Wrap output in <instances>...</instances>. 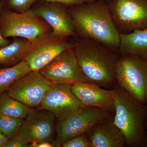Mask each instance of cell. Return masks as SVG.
Wrapping results in <instances>:
<instances>
[{
  "label": "cell",
  "instance_id": "6da1fadb",
  "mask_svg": "<svg viewBox=\"0 0 147 147\" xmlns=\"http://www.w3.org/2000/svg\"><path fill=\"white\" fill-rule=\"evenodd\" d=\"M76 36L97 41L118 50V31L105 0H94L68 7Z\"/></svg>",
  "mask_w": 147,
  "mask_h": 147
},
{
  "label": "cell",
  "instance_id": "7a4b0ae2",
  "mask_svg": "<svg viewBox=\"0 0 147 147\" xmlns=\"http://www.w3.org/2000/svg\"><path fill=\"white\" fill-rule=\"evenodd\" d=\"M73 50L86 76L93 83L112 89L116 84V67L121 55L118 50L88 38H81Z\"/></svg>",
  "mask_w": 147,
  "mask_h": 147
},
{
  "label": "cell",
  "instance_id": "3957f363",
  "mask_svg": "<svg viewBox=\"0 0 147 147\" xmlns=\"http://www.w3.org/2000/svg\"><path fill=\"white\" fill-rule=\"evenodd\" d=\"M113 121L125 137L126 147H147V107L137 103L116 83L112 89Z\"/></svg>",
  "mask_w": 147,
  "mask_h": 147
},
{
  "label": "cell",
  "instance_id": "277c9868",
  "mask_svg": "<svg viewBox=\"0 0 147 147\" xmlns=\"http://www.w3.org/2000/svg\"><path fill=\"white\" fill-rule=\"evenodd\" d=\"M116 83L137 103L147 107V60L121 55L115 69Z\"/></svg>",
  "mask_w": 147,
  "mask_h": 147
},
{
  "label": "cell",
  "instance_id": "5b68a950",
  "mask_svg": "<svg viewBox=\"0 0 147 147\" xmlns=\"http://www.w3.org/2000/svg\"><path fill=\"white\" fill-rule=\"evenodd\" d=\"M50 27L32 9L18 12L3 8L0 13V32L5 38L18 36L34 41L50 33Z\"/></svg>",
  "mask_w": 147,
  "mask_h": 147
},
{
  "label": "cell",
  "instance_id": "8992f818",
  "mask_svg": "<svg viewBox=\"0 0 147 147\" xmlns=\"http://www.w3.org/2000/svg\"><path fill=\"white\" fill-rule=\"evenodd\" d=\"M120 34L147 28V0H105Z\"/></svg>",
  "mask_w": 147,
  "mask_h": 147
},
{
  "label": "cell",
  "instance_id": "52a82bcc",
  "mask_svg": "<svg viewBox=\"0 0 147 147\" xmlns=\"http://www.w3.org/2000/svg\"><path fill=\"white\" fill-rule=\"evenodd\" d=\"M113 114L94 106H84L68 118L57 121L55 125L56 147L74 137L85 134L92 127L108 119Z\"/></svg>",
  "mask_w": 147,
  "mask_h": 147
},
{
  "label": "cell",
  "instance_id": "ba28073f",
  "mask_svg": "<svg viewBox=\"0 0 147 147\" xmlns=\"http://www.w3.org/2000/svg\"><path fill=\"white\" fill-rule=\"evenodd\" d=\"M75 45L76 42H69L67 37H55L50 33L31 41L23 60L32 71H39L59 55Z\"/></svg>",
  "mask_w": 147,
  "mask_h": 147
},
{
  "label": "cell",
  "instance_id": "9c48e42d",
  "mask_svg": "<svg viewBox=\"0 0 147 147\" xmlns=\"http://www.w3.org/2000/svg\"><path fill=\"white\" fill-rule=\"evenodd\" d=\"M53 84L40 71H31L15 80L5 92L30 108L37 107Z\"/></svg>",
  "mask_w": 147,
  "mask_h": 147
},
{
  "label": "cell",
  "instance_id": "30bf717a",
  "mask_svg": "<svg viewBox=\"0 0 147 147\" xmlns=\"http://www.w3.org/2000/svg\"><path fill=\"white\" fill-rule=\"evenodd\" d=\"M39 71L53 84L92 83L80 67L73 48L62 53Z\"/></svg>",
  "mask_w": 147,
  "mask_h": 147
},
{
  "label": "cell",
  "instance_id": "8fae6325",
  "mask_svg": "<svg viewBox=\"0 0 147 147\" xmlns=\"http://www.w3.org/2000/svg\"><path fill=\"white\" fill-rule=\"evenodd\" d=\"M71 84H53L40 105L51 111L57 121L63 120L76 114L84 107L74 94Z\"/></svg>",
  "mask_w": 147,
  "mask_h": 147
},
{
  "label": "cell",
  "instance_id": "7c38bea8",
  "mask_svg": "<svg viewBox=\"0 0 147 147\" xmlns=\"http://www.w3.org/2000/svg\"><path fill=\"white\" fill-rule=\"evenodd\" d=\"M55 119L49 110L40 108L31 109L24 119L19 133L32 144L55 143Z\"/></svg>",
  "mask_w": 147,
  "mask_h": 147
},
{
  "label": "cell",
  "instance_id": "4fadbf2b",
  "mask_svg": "<svg viewBox=\"0 0 147 147\" xmlns=\"http://www.w3.org/2000/svg\"><path fill=\"white\" fill-rule=\"evenodd\" d=\"M35 14L41 17L53 28V36L66 38L76 36L75 28L69 13L68 7L58 3L44 0L32 8Z\"/></svg>",
  "mask_w": 147,
  "mask_h": 147
},
{
  "label": "cell",
  "instance_id": "5bb4252c",
  "mask_svg": "<svg viewBox=\"0 0 147 147\" xmlns=\"http://www.w3.org/2000/svg\"><path fill=\"white\" fill-rule=\"evenodd\" d=\"M71 88L84 106L98 107L114 115L115 106L112 90L105 89L97 84L86 82L71 84Z\"/></svg>",
  "mask_w": 147,
  "mask_h": 147
},
{
  "label": "cell",
  "instance_id": "9a60e30c",
  "mask_svg": "<svg viewBox=\"0 0 147 147\" xmlns=\"http://www.w3.org/2000/svg\"><path fill=\"white\" fill-rule=\"evenodd\" d=\"M113 117L96 124L86 133L92 147H126L125 137L114 123Z\"/></svg>",
  "mask_w": 147,
  "mask_h": 147
},
{
  "label": "cell",
  "instance_id": "2e32d148",
  "mask_svg": "<svg viewBox=\"0 0 147 147\" xmlns=\"http://www.w3.org/2000/svg\"><path fill=\"white\" fill-rule=\"evenodd\" d=\"M118 50L121 55H137L147 60V28L120 34Z\"/></svg>",
  "mask_w": 147,
  "mask_h": 147
},
{
  "label": "cell",
  "instance_id": "e0dca14e",
  "mask_svg": "<svg viewBox=\"0 0 147 147\" xmlns=\"http://www.w3.org/2000/svg\"><path fill=\"white\" fill-rule=\"evenodd\" d=\"M31 41L16 39L0 48V64H8L23 60Z\"/></svg>",
  "mask_w": 147,
  "mask_h": 147
},
{
  "label": "cell",
  "instance_id": "ac0fdd59",
  "mask_svg": "<svg viewBox=\"0 0 147 147\" xmlns=\"http://www.w3.org/2000/svg\"><path fill=\"white\" fill-rule=\"evenodd\" d=\"M31 110L28 106L10 97L5 91L0 93V114L25 119Z\"/></svg>",
  "mask_w": 147,
  "mask_h": 147
},
{
  "label": "cell",
  "instance_id": "d6986e66",
  "mask_svg": "<svg viewBox=\"0 0 147 147\" xmlns=\"http://www.w3.org/2000/svg\"><path fill=\"white\" fill-rule=\"evenodd\" d=\"M31 71L24 60L11 67H0V93L5 91L15 80Z\"/></svg>",
  "mask_w": 147,
  "mask_h": 147
},
{
  "label": "cell",
  "instance_id": "ffe728a7",
  "mask_svg": "<svg viewBox=\"0 0 147 147\" xmlns=\"http://www.w3.org/2000/svg\"><path fill=\"white\" fill-rule=\"evenodd\" d=\"M24 119L0 114V130L10 139L19 133Z\"/></svg>",
  "mask_w": 147,
  "mask_h": 147
},
{
  "label": "cell",
  "instance_id": "44dd1931",
  "mask_svg": "<svg viewBox=\"0 0 147 147\" xmlns=\"http://www.w3.org/2000/svg\"><path fill=\"white\" fill-rule=\"evenodd\" d=\"M38 0H5L4 5L17 12H22L30 9Z\"/></svg>",
  "mask_w": 147,
  "mask_h": 147
},
{
  "label": "cell",
  "instance_id": "7402d4cb",
  "mask_svg": "<svg viewBox=\"0 0 147 147\" xmlns=\"http://www.w3.org/2000/svg\"><path fill=\"white\" fill-rule=\"evenodd\" d=\"M62 147H92L87 134L78 135L64 142Z\"/></svg>",
  "mask_w": 147,
  "mask_h": 147
},
{
  "label": "cell",
  "instance_id": "603a6c76",
  "mask_svg": "<svg viewBox=\"0 0 147 147\" xmlns=\"http://www.w3.org/2000/svg\"><path fill=\"white\" fill-rule=\"evenodd\" d=\"M29 144L26 139L18 133L8 139L4 147H28Z\"/></svg>",
  "mask_w": 147,
  "mask_h": 147
},
{
  "label": "cell",
  "instance_id": "cb8c5ba5",
  "mask_svg": "<svg viewBox=\"0 0 147 147\" xmlns=\"http://www.w3.org/2000/svg\"><path fill=\"white\" fill-rule=\"evenodd\" d=\"M47 2L59 3L67 7H69L81 4L83 3L91 1L94 0H44Z\"/></svg>",
  "mask_w": 147,
  "mask_h": 147
},
{
  "label": "cell",
  "instance_id": "d4e9b609",
  "mask_svg": "<svg viewBox=\"0 0 147 147\" xmlns=\"http://www.w3.org/2000/svg\"><path fill=\"white\" fill-rule=\"evenodd\" d=\"M5 0H0V13L3 8L5 4ZM9 42L6 38L3 37L0 32V47H4L8 45Z\"/></svg>",
  "mask_w": 147,
  "mask_h": 147
},
{
  "label": "cell",
  "instance_id": "484cf974",
  "mask_svg": "<svg viewBox=\"0 0 147 147\" xmlns=\"http://www.w3.org/2000/svg\"><path fill=\"white\" fill-rule=\"evenodd\" d=\"M28 147H56L55 143H48V142H42V143L32 144L30 143Z\"/></svg>",
  "mask_w": 147,
  "mask_h": 147
},
{
  "label": "cell",
  "instance_id": "4316f807",
  "mask_svg": "<svg viewBox=\"0 0 147 147\" xmlns=\"http://www.w3.org/2000/svg\"><path fill=\"white\" fill-rule=\"evenodd\" d=\"M8 139L0 130V147H4Z\"/></svg>",
  "mask_w": 147,
  "mask_h": 147
},
{
  "label": "cell",
  "instance_id": "83f0119b",
  "mask_svg": "<svg viewBox=\"0 0 147 147\" xmlns=\"http://www.w3.org/2000/svg\"><path fill=\"white\" fill-rule=\"evenodd\" d=\"M145 127H146V131L147 134V117L146 119V122H145Z\"/></svg>",
  "mask_w": 147,
  "mask_h": 147
}]
</instances>
